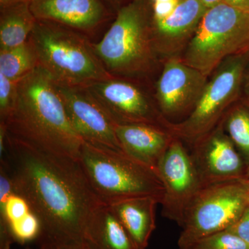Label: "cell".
<instances>
[{
    "label": "cell",
    "instance_id": "obj_12",
    "mask_svg": "<svg viewBox=\"0 0 249 249\" xmlns=\"http://www.w3.org/2000/svg\"><path fill=\"white\" fill-rule=\"evenodd\" d=\"M56 87L69 120L80 138L94 146L124 152L116 137L114 124L85 87Z\"/></svg>",
    "mask_w": 249,
    "mask_h": 249
},
{
    "label": "cell",
    "instance_id": "obj_24",
    "mask_svg": "<svg viewBox=\"0 0 249 249\" xmlns=\"http://www.w3.org/2000/svg\"><path fill=\"white\" fill-rule=\"evenodd\" d=\"M181 0L152 2L150 1V13L152 22L162 20L173 14Z\"/></svg>",
    "mask_w": 249,
    "mask_h": 249
},
{
    "label": "cell",
    "instance_id": "obj_14",
    "mask_svg": "<svg viewBox=\"0 0 249 249\" xmlns=\"http://www.w3.org/2000/svg\"><path fill=\"white\" fill-rule=\"evenodd\" d=\"M30 9L36 19L60 24L88 37L108 18L102 0H32Z\"/></svg>",
    "mask_w": 249,
    "mask_h": 249
},
{
    "label": "cell",
    "instance_id": "obj_13",
    "mask_svg": "<svg viewBox=\"0 0 249 249\" xmlns=\"http://www.w3.org/2000/svg\"><path fill=\"white\" fill-rule=\"evenodd\" d=\"M207 77L178 59L165 64L156 88L155 100L167 121L188 116L200 96Z\"/></svg>",
    "mask_w": 249,
    "mask_h": 249
},
{
    "label": "cell",
    "instance_id": "obj_11",
    "mask_svg": "<svg viewBox=\"0 0 249 249\" xmlns=\"http://www.w3.org/2000/svg\"><path fill=\"white\" fill-rule=\"evenodd\" d=\"M191 147L190 155L202 186L245 179L248 165L226 132L223 119Z\"/></svg>",
    "mask_w": 249,
    "mask_h": 249
},
{
    "label": "cell",
    "instance_id": "obj_34",
    "mask_svg": "<svg viewBox=\"0 0 249 249\" xmlns=\"http://www.w3.org/2000/svg\"><path fill=\"white\" fill-rule=\"evenodd\" d=\"M26 249H45V248H43V247H40V248L38 249H32V248H29V247H27Z\"/></svg>",
    "mask_w": 249,
    "mask_h": 249
},
{
    "label": "cell",
    "instance_id": "obj_28",
    "mask_svg": "<svg viewBox=\"0 0 249 249\" xmlns=\"http://www.w3.org/2000/svg\"><path fill=\"white\" fill-rule=\"evenodd\" d=\"M249 66V65H248ZM243 90L245 93L246 101L249 102V68L247 67V71H246L245 80L243 83Z\"/></svg>",
    "mask_w": 249,
    "mask_h": 249
},
{
    "label": "cell",
    "instance_id": "obj_1",
    "mask_svg": "<svg viewBox=\"0 0 249 249\" xmlns=\"http://www.w3.org/2000/svg\"><path fill=\"white\" fill-rule=\"evenodd\" d=\"M41 225V245L83 243L90 216L103 202L78 160L40 151L7 133L1 161Z\"/></svg>",
    "mask_w": 249,
    "mask_h": 249
},
{
    "label": "cell",
    "instance_id": "obj_10",
    "mask_svg": "<svg viewBox=\"0 0 249 249\" xmlns=\"http://www.w3.org/2000/svg\"><path fill=\"white\" fill-rule=\"evenodd\" d=\"M158 172L164 188L162 215L181 227L187 206L202 184L190 152L178 137L160 160Z\"/></svg>",
    "mask_w": 249,
    "mask_h": 249
},
{
    "label": "cell",
    "instance_id": "obj_8",
    "mask_svg": "<svg viewBox=\"0 0 249 249\" xmlns=\"http://www.w3.org/2000/svg\"><path fill=\"white\" fill-rule=\"evenodd\" d=\"M249 204V186L245 179L201 187L185 211L178 249H191L197 241L227 230Z\"/></svg>",
    "mask_w": 249,
    "mask_h": 249
},
{
    "label": "cell",
    "instance_id": "obj_27",
    "mask_svg": "<svg viewBox=\"0 0 249 249\" xmlns=\"http://www.w3.org/2000/svg\"><path fill=\"white\" fill-rule=\"evenodd\" d=\"M224 3L237 9L249 11V0H224Z\"/></svg>",
    "mask_w": 249,
    "mask_h": 249
},
{
    "label": "cell",
    "instance_id": "obj_31",
    "mask_svg": "<svg viewBox=\"0 0 249 249\" xmlns=\"http://www.w3.org/2000/svg\"><path fill=\"white\" fill-rule=\"evenodd\" d=\"M245 180L249 186V165L247 167V173H246Z\"/></svg>",
    "mask_w": 249,
    "mask_h": 249
},
{
    "label": "cell",
    "instance_id": "obj_20",
    "mask_svg": "<svg viewBox=\"0 0 249 249\" xmlns=\"http://www.w3.org/2000/svg\"><path fill=\"white\" fill-rule=\"evenodd\" d=\"M38 67V55L29 38L22 45L0 50V73L10 80L19 81Z\"/></svg>",
    "mask_w": 249,
    "mask_h": 249
},
{
    "label": "cell",
    "instance_id": "obj_25",
    "mask_svg": "<svg viewBox=\"0 0 249 249\" xmlns=\"http://www.w3.org/2000/svg\"><path fill=\"white\" fill-rule=\"evenodd\" d=\"M249 245V204L239 219L227 229Z\"/></svg>",
    "mask_w": 249,
    "mask_h": 249
},
{
    "label": "cell",
    "instance_id": "obj_29",
    "mask_svg": "<svg viewBox=\"0 0 249 249\" xmlns=\"http://www.w3.org/2000/svg\"><path fill=\"white\" fill-rule=\"evenodd\" d=\"M32 0H0V7L19 3H31Z\"/></svg>",
    "mask_w": 249,
    "mask_h": 249
},
{
    "label": "cell",
    "instance_id": "obj_15",
    "mask_svg": "<svg viewBox=\"0 0 249 249\" xmlns=\"http://www.w3.org/2000/svg\"><path fill=\"white\" fill-rule=\"evenodd\" d=\"M114 124L124 153L159 174L160 160L175 136L167 129L148 124Z\"/></svg>",
    "mask_w": 249,
    "mask_h": 249
},
{
    "label": "cell",
    "instance_id": "obj_2",
    "mask_svg": "<svg viewBox=\"0 0 249 249\" xmlns=\"http://www.w3.org/2000/svg\"><path fill=\"white\" fill-rule=\"evenodd\" d=\"M0 124L9 135L40 151L76 160L84 142L69 120L56 85L40 67L19 80L14 109Z\"/></svg>",
    "mask_w": 249,
    "mask_h": 249
},
{
    "label": "cell",
    "instance_id": "obj_22",
    "mask_svg": "<svg viewBox=\"0 0 249 249\" xmlns=\"http://www.w3.org/2000/svg\"><path fill=\"white\" fill-rule=\"evenodd\" d=\"M191 249H249V245L226 230L201 239Z\"/></svg>",
    "mask_w": 249,
    "mask_h": 249
},
{
    "label": "cell",
    "instance_id": "obj_9",
    "mask_svg": "<svg viewBox=\"0 0 249 249\" xmlns=\"http://www.w3.org/2000/svg\"><path fill=\"white\" fill-rule=\"evenodd\" d=\"M136 80L113 78L85 86L114 124H142L170 131V121L162 115L152 99Z\"/></svg>",
    "mask_w": 249,
    "mask_h": 249
},
{
    "label": "cell",
    "instance_id": "obj_30",
    "mask_svg": "<svg viewBox=\"0 0 249 249\" xmlns=\"http://www.w3.org/2000/svg\"><path fill=\"white\" fill-rule=\"evenodd\" d=\"M201 1L209 9L221 4V3L224 2V0H201Z\"/></svg>",
    "mask_w": 249,
    "mask_h": 249
},
{
    "label": "cell",
    "instance_id": "obj_35",
    "mask_svg": "<svg viewBox=\"0 0 249 249\" xmlns=\"http://www.w3.org/2000/svg\"><path fill=\"white\" fill-rule=\"evenodd\" d=\"M245 101H246V100H245ZM247 101V103H249V101Z\"/></svg>",
    "mask_w": 249,
    "mask_h": 249
},
{
    "label": "cell",
    "instance_id": "obj_5",
    "mask_svg": "<svg viewBox=\"0 0 249 249\" xmlns=\"http://www.w3.org/2000/svg\"><path fill=\"white\" fill-rule=\"evenodd\" d=\"M78 160L103 202L151 196L161 204L164 188L159 174L127 154L83 142Z\"/></svg>",
    "mask_w": 249,
    "mask_h": 249
},
{
    "label": "cell",
    "instance_id": "obj_18",
    "mask_svg": "<svg viewBox=\"0 0 249 249\" xmlns=\"http://www.w3.org/2000/svg\"><path fill=\"white\" fill-rule=\"evenodd\" d=\"M160 204L151 196L127 198L109 204L136 245L146 249L156 229V208Z\"/></svg>",
    "mask_w": 249,
    "mask_h": 249
},
{
    "label": "cell",
    "instance_id": "obj_26",
    "mask_svg": "<svg viewBox=\"0 0 249 249\" xmlns=\"http://www.w3.org/2000/svg\"><path fill=\"white\" fill-rule=\"evenodd\" d=\"M40 247L45 249H88L83 243L67 244V245H52L42 244Z\"/></svg>",
    "mask_w": 249,
    "mask_h": 249
},
{
    "label": "cell",
    "instance_id": "obj_3",
    "mask_svg": "<svg viewBox=\"0 0 249 249\" xmlns=\"http://www.w3.org/2000/svg\"><path fill=\"white\" fill-rule=\"evenodd\" d=\"M93 47L113 77L137 80L150 74L157 53L147 0H132L121 6L111 27Z\"/></svg>",
    "mask_w": 249,
    "mask_h": 249
},
{
    "label": "cell",
    "instance_id": "obj_19",
    "mask_svg": "<svg viewBox=\"0 0 249 249\" xmlns=\"http://www.w3.org/2000/svg\"><path fill=\"white\" fill-rule=\"evenodd\" d=\"M36 18L30 3H19L0 7V50L25 43L35 26Z\"/></svg>",
    "mask_w": 249,
    "mask_h": 249
},
{
    "label": "cell",
    "instance_id": "obj_17",
    "mask_svg": "<svg viewBox=\"0 0 249 249\" xmlns=\"http://www.w3.org/2000/svg\"><path fill=\"white\" fill-rule=\"evenodd\" d=\"M83 242L88 249H140L110 206L104 202L90 216Z\"/></svg>",
    "mask_w": 249,
    "mask_h": 249
},
{
    "label": "cell",
    "instance_id": "obj_33",
    "mask_svg": "<svg viewBox=\"0 0 249 249\" xmlns=\"http://www.w3.org/2000/svg\"><path fill=\"white\" fill-rule=\"evenodd\" d=\"M107 1H110L113 4H115L116 3L119 2V0H107Z\"/></svg>",
    "mask_w": 249,
    "mask_h": 249
},
{
    "label": "cell",
    "instance_id": "obj_21",
    "mask_svg": "<svg viewBox=\"0 0 249 249\" xmlns=\"http://www.w3.org/2000/svg\"><path fill=\"white\" fill-rule=\"evenodd\" d=\"M224 129L249 165V104L235 103L223 119Z\"/></svg>",
    "mask_w": 249,
    "mask_h": 249
},
{
    "label": "cell",
    "instance_id": "obj_4",
    "mask_svg": "<svg viewBox=\"0 0 249 249\" xmlns=\"http://www.w3.org/2000/svg\"><path fill=\"white\" fill-rule=\"evenodd\" d=\"M29 40L39 67L56 85L88 86L113 78L95 52L89 37L48 21H36Z\"/></svg>",
    "mask_w": 249,
    "mask_h": 249
},
{
    "label": "cell",
    "instance_id": "obj_6",
    "mask_svg": "<svg viewBox=\"0 0 249 249\" xmlns=\"http://www.w3.org/2000/svg\"><path fill=\"white\" fill-rule=\"evenodd\" d=\"M247 53L249 11L223 2L206 11L181 60L208 77L227 58Z\"/></svg>",
    "mask_w": 249,
    "mask_h": 249
},
{
    "label": "cell",
    "instance_id": "obj_7",
    "mask_svg": "<svg viewBox=\"0 0 249 249\" xmlns=\"http://www.w3.org/2000/svg\"><path fill=\"white\" fill-rule=\"evenodd\" d=\"M249 62V53L224 60L206 83L189 115L170 124L171 133L191 146L215 128L240 98Z\"/></svg>",
    "mask_w": 249,
    "mask_h": 249
},
{
    "label": "cell",
    "instance_id": "obj_16",
    "mask_svg": "<svg viewBox=\"0 0 249 249\" xmlns=\"http://www.w3.org/2000/svg\"><path fill=\"white\" fill-rule=\"evenodd\" d=\"M207 9L201 0H181L168 18L151 21L152 40L157 53H168L192 37Z\"/></svg>",
    "mask_w": 249,
    "mask_h": 249
},
{
    "label": "cell",
    "instance_id": "obj_23",
    "mask_svg": "<svg viewBox=\"0 0 249 249\" xmlns=\"http://www.w3.org/2000/svg\"><path fill=\"white\" fill-rule=\"evenodd\" d=\"M19 81L0 73V123H4L13 111L17 101Z\"/></svg>",
    "mask_w": 249,
    "mask_h": 249
},
{
    "label": "cell",
    "instance_id": "obj_32",
    "mask_svg": "<svg viewBox=\"0 0 249 249\" xmlns=\"http://www.w3.org/2000/svg\"><path fill=\"white\" fill-rule=\"evenodd\" d=\"M170 1V0H150V1L152 2H160V1Z\"/></svg>",
    "mask_w": 249,
    "mask_h": 249
}]
</instances>
